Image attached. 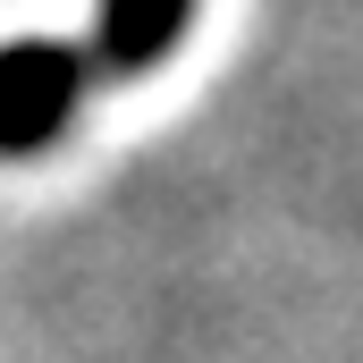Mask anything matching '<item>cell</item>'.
Listing matches in <instances>:
<instances>
[{
  "label": "cell",
  "instance_id": "7a4b0ae2",
  "mask_svg": "<svg viewBox=\"0 0 363 363\" xmlns=\"http://www.w3.org/2000/svg\"><path fill=\"white\" fill-rule=\"evenodd\" d=\"M186 17H194V0H101L93 60H101L110 77H135V68H152V60L186 34Z\"/></svg>",
  "mask_w": 363,
  "mask_h": 363
},
{
  "label": "cell",
  "instance_id": "6da1fadb",
  "mask_svg": "<svg viewBox=\"0 0 363 363\" xmlns=\"http://www.w3.org/2000/svg\"><path fill=\"white\" fill-rule=\"evenodd\" d=\"M85 101V51L9 43L0 51V152H43Z\"/></svg>",
  "mask_w": 363,
  "mask_h": 363
}]
</instances>
